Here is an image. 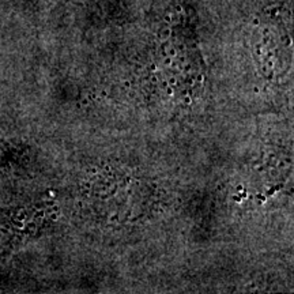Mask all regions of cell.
Returning a JSON list of instances; mask_svg holds the SVG:
<instances>
[{
    "label": "cell",
    "mask_w": 294,
    "mask_h": 294,
    "mask_svg": "<svg viewBox=\"0 0 294 294\" xmlns=\"http://www.w3.org/2000/svg\"><path fill=\"white\" fill-rule=\"evenodd\" d=\"M278 166H279V168H285V166H287V163H286L285 161H280V162L278 163Z\"/></svg>",
    "instance_id": "cell-13"
},
{
    "label": "cell",
    "mask_w": 294,
    "mask_h": 294,
    "mask_svg": "<svg viewBox=\"0 0 294 294\" xmlns=\"http://www.w3.org/2000/svg\"><path fill=\"white\" fill-rule=\"evenodd\" d=\"M195 81L198 82V83H203V81H204V76H203V75H198Z\"/></svg>",
    "instance_id": "cell-5"
},
{
    "label": "cell",
    "mask_w": 294,
    "mask_h": 294,
    "mask_svg": "<svg viewBox=\"0 0 294 294\" xmlns=\"http://www.w3.org/2000/svg\"><path fill=\"white\" fill-rule=\"evenodd\" d=\"M83 187H85V188H90V187H91V184H90V182H83Z\"/></svg>",
    "instance_id": "cell-15"
},
{
    "label": "cell",
    "mask_w": 294,
    "mask_h": 294,
    "mask_svg": "<svg viewBox=\"0 0 294 294\" xmlns=\"http://www.w3.org/2000/svg\"><path fill=\"white\" fill-rule=\"evenodd\" d=\"M59 210H60L59 206H55V207H53V211H59Z\"/></svg>",
    "instance_id": "cell-19"
},
{
    "label": "cell",
    "mask_w": 294,
    "mask_h": 294,
    "mask_svg": "<svg viewBox=\"0 0 294 294\" xmlns=\"http://www.w3.org/2000/svg\"><path fill=\"white\" fill-rule=\"evenodd\" d=\"M81 105L83 106V108H87V106L90 105V99L87 98V97H86V98H82L81 99Z\"/></svg>",
    "instance_id": "cell-3"
},
{
    "label": "cell",
    "mask_w": 294,
    "mask_h": 294,
    "mask_svg": "<svg viewBox=\"0 0 294 294\" xmlns=\"http://www.w3.org/2000/svg\"><path fill=\"white\" fill-rule=\"evenodd\" d=\"M109 222H110V223H117V222H119V214H117V212L112 214V215H110V218H109Z\"/></svg>",
    "instance_id": "cell-1"
},
{
    "label": "cell",
    "mask_w": 294,
    "mask_h": 294,
    "mask_svg": "<svg viewBox=\"0 0 294 294\" xmlns=\"http://www.w3.org/2000/svg\"><path fill=\"white\" fill-rule=\"evenodd\" d=\"M236 191H237V192L244 191V185H241V184H240V185H237V187H236Z\"/></svg>",
    "instance_id": "cell-8"
},
{
    "label": "cell",
    "mask_w": 294,
    "mask_h": 294,
    "mask_svg": "<svg viewBox=\"0 0 294 294\" xmlns=\"http://www.w3.org/2000/svg\"><path fill=\"white\" fill-rule=\"evenodd\" d=\"M182 102L185 103V105H191V103H192L191 95H185V97H184V99H182Z\"/></svg>",
    "instance_id": "cell-4"
},
{
    "label": "cell",
    "mask_w": 294,
    "mask_h": 294,
    "mask_svg": "<svg viewBox=\"0 0 294 294\" xmlns=\"http://www.w3.org/2000/svg\"><path fill=\"white\" fill-rule=\"evenodd\" d=\"M238 193L241 195V198H246V192H242V191H241V192H238Z\"/></svg>",
    "instance_id": "cell-18"
},
{
    "label": "cell",
    "mask_w": 294,
    "mask_h": 294,
    "mask_svg": "<svg viewBox=\"0 0 294 294\" xmlns=\"http://www.w3.org/2000/svg\"><path fill=\"white\" fill-rule=\"evenodd\" d=\"M151 82H153V83H157V82H158V79H157V76H151Z\"/></svg>",
    "instance_id": "cell-16"
},
{
    "label": "cell",
    "mask_w": 294,
    "mask_h": 294,
    "mask_svg": "<svg viewBox=\"0 0 294 294\" xmlns=\"http://www.w3.org/2000/svg\"><path fill=\"white\" fill-rule=\"evenodd\" d=\"M173 56H176V51L174 49H170L169 51V57H173Z\"/></svg>",
    "instance_id": "cell-11"
},
{
    "label": "cell",
    "mask_w": 294,
    "mask_h": 294,
    "mask_svg": "<svg viewBox=\"0 0 294 294\" xmlns=\"http://www.w3.org/2000/svg\"><path fill=\"white\" fill-rule=\"evenodd\" d=\"M271 176L276 177V176H278V170H276V169H271Z\"/></svg>",
    "instance_id": "cell-10"
},
{
    "label": "cell",
    "mask_w": 294,
    "mask_h": 294,
    "mask_svg": "<svg viewBox=\"0 0 294 294\" xmlns=\"http://www.w3.org/2000/svg\"><path fill=\"white\" fill-rule=\"evenodd\" d=\"M124 87H125V89H129V87H131V82H129V81H125V82H124Z\"/></svg>",
    "instance_id": "cell-14"
},
{
    "label": "cell",
    "mask_w": 294,
    "mask_h": 294,
    "mask_svg": "<svg viewBox=\"0 0 294 294\" xmlns=\"http://www.w3.org/2000/svg\"><path fill=\"white\" fill-rule=\"evenodd\" d=\"M168 86H169V85H168V81L162 82V87H165V89H166V87H168Z\"/></svg>",
    "instance_id": "cell-17"
},
{
    "label": "cell",
    "mask_w": 294,
    "mask_h": 294,
    "mask_svg": "<svg viewBox=\"0 0 294 294\" xmlns=\"http://www.w3.org/2000/svg\"><path fill=\"white\" fill-rule=\"evenodd\" d=\"M51 219H52V220H57V219H59V214H52V215H51Z\"/></svg>",
    "instance_id": "cell-9"
},
{
    "label": "cell",
    "mask_w": 294,
    "mask_h": 294,
    "mask_svg": "<svg viewBox=\"0 0 294 294\" xmlns=\"http://www.w3.org/2000/svg\"><path fill=\"white\" fill-rule=\"evenodd\" d=\"M168 85L172 86V87H174V86L177 85V79L174 78V76H170V78L168 79Z\"/></svg>",
    "instance_id": "cell-2"
},
{
    "label": "cell",
    "mask_w": 294,
    "mask_h": 294,
    "mask_svg": "<svg viewBox=\"0 0 294 294\" xmlns=\"http://www.w3.org/2000/svg\"><path fill=\"white\" fill-rule=\"evenodd\" d=\"M166 94H168V95H173V87H172V86H168V87H166Z\"/></svg>",
    "instance_id": "cell-6"
},
{
    "label": "cell",
    "mask_w": 294,
    "mask_h": 294,
    "mask_svg": "<svg viewBox=\"0 0 294 294\" xmlns=\"http://www.w3.org/2000/svg\"><path fill=\"white\" fill-rule=\"evenodd\" d=\"M163 63H165V65H170L172 64V57H166L163 60Z\"/></svg>",
    "instance_id": "cell-7"
},
{
    "label": "cell",
    "mask_w": 294,
    "mask_h": 294,
    "mask_svg": "<svg viewBox=\"0 0 294 294\" xmlns=\"http://www.w3.org/2000/svg\"><path fill=\"white\" fill-rule=\"evenodd\" d=\"M233 200H236L237 203H241V198H240L238 195H236V196H233Z\"/></svg>",
    "instance_id": "cell-12"
}]
</instances>
